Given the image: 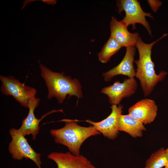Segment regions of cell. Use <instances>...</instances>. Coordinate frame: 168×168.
Here are the masks:
<instances>
[{
  "label": "cell",
  "mask_w": 168,
  "mask_h": 168,
  "mask_svg": "<svg viewBox=\"0 0 168 168\" xmlns=\"http://www.w3.org/2000/svg\"><path fill=\"white\" fill-rule=\"evenodd\" d=\"M40 101V99L38 98L30 100L28 115L23 120L21 126L18 129L20 133L24 136L31 134L34 140L35 139L37 135L39 133L40 128L39 125L41 120L49 114L57 111L52 110L44 114L40 119H37L35 115L34 111L38 106Z\"/></svg>",
  "instance_id": "obj_12"
},
{
  "label": "cell",
  "mask_w": 168,
  "mask_h": 168,
  "mask_svg": "<svg viewBox=\"0 0 168 168\" xmlns=\"http://www.w3.org/2000/svg\"><path fill=\"white\" fill-rule=\"evenodd\" d=\"M138 84L134 77L125 79L121 83L116 81L111 85L103 88L101 92L107 95L110 103L119 105L124 98L129 97L136 92Z\"/></svg>",
  "instance_id": "obj_7"
},
{
  "label": "cell",
  "mask_w": 168,
  "mask_h": 168,
  "mask_svg": "<svg viewBox=\"0 0 168 168\" xmlns=\"http://www.w3.org/2000/svg\"><path fill=\"white\" fill-rule=\"evenodd\" d=\"M41 76L47 88V98L55 97L59 104H62L67 96L68 98L74 96L78 99L83 97L82 86L79 81L70 76L52 71L40 63Z\"/></svg>",
  "instance_id": "obj_2"
},
{
  "label": "cell",
  "mask_w": 168,
  "mask_h": 168,
  "mask_svg": "<svg viewBox=\"0 0 168 168\" xmlns=\"http://www.w3.org/2000/svg\"><path fill=\"white\" fill-rule=\"evenodd\" d=\"M9 133L12 140L9 144L8 150L12 158L20 160L24 158L32 161L38 168H42L40 154L36 152L27 142L25 136L18 129L11 128Z\"/></svg>",
  "instance_id": "obj_6"
},
{
  "label": "cell",
  "mask_w": 168,
  "mask_h": 168,
  "mask_svg": "<svg viewBox=\"0 0 168 168\" xmlns=\"http://www.w3.org/2000/svg\"><path fill=\"white\" fill-rule=\"evenodd\" d=\"M158 108L154 100L149 99H142L130 107L128 114L146 125L152 123L157 114Z\"/></svg>",
  "instance_id": "obj_9"
},
{
  "label": "cell",
  "mask_w": 168,
  "mask_h": 168,
  "mask_svg": "<svg viewBox=\"0 0 168 168\" xmlns=\"http://www.w3.org/2000/svg\"><path fill=\"white\" fill-rule=\"evenodd\" d=\"M168 35L167 33L164 34L157 40L150 44L144 42L139 36L135 44L139 55V59L134 61L137 66L135 76L140 81L145 97L150 95L158 83L162 81L167 74L165 71L161 72L158 75L156 74L151 54L153 45Z\"/></svg>",
  "instance_id": "obj_1"
},
{
  "label": "cell",
  "mask_w": 168,
  "mask_h": 168,
  "mask_svg": "<svg viewBox=\"0 0 168 168\" xmlns=\"http://www.w3.org/2000/svg\"><path fill=\"white\" fill-rule=\"evenodd\" d=\"M62 121L65 122V126L60 128L51 129L50 134L56 143L66 146L75 156L80 155L81 147L86 140L100 133L93 126L78 125L77 120L65 119Z\"/></svg>",
  "instance_id": "obj_3"
},
{
  "label": "cell",
  "mask_w": 168,
  "mask_h": 168,
  "mask_svg": "<svg viewBox=\"0 0 168 168\" xmlns=\"http://www.w3.org/2000/svg\"><path fill=\"white\" fill-rule=\"evenodd\" d=\"M165 153L168 158V147L166 149H165Z\"/></svg>",
  "instance_id": "obj_19"
},
{
  "label": "cell",
  "mask_w": 168,
  "mask_h": 168,
  "mask_svg": "<svg viewBox=\"0 0 168 168\" xmlns=\"http://www.w3.org/2000/svg\"><path fill=\"white\" fill-rule=\"evenodd\" d=\"M116 5L119 12L124 11L125 16L120 21L125 27L133 25V29H135V24L140 23L147 29L149 34L152 36L149 23L146 17L152 19L154 17L151 13H146L142 8L140 2L137 0H120L116 1Z\"/></svg>",
  "instance_id": "obj_5"
},
{
  "label": "cell",
  "mask_w": 168,
  "mask_h": 168,
  "mask_svg": "<svg viewBox=\"0 0 168 168\" xmlns=\"http://www.w3.org/2000/svg\"><path fill=\"white\" fill-rule=\"evenodd\" d=\"M122 47L113 38L110 37L98 54L99 61L102 63H106L111 57L116 53Z\"/></svg>",
  "instance_id": "obj_15"
},
{
  "label": "cell",
  "mask_w": 168,
  "mask_h": 168,
  "mask_svg": "<svg viewBox=\"0 0 168 168\" xmlns=\"http://www.w3.org/2000/svg\"><path fill=\"white\" fill-rule=\"evenodd\" d=\"M168 161L165 149L161 148L152 153L146 161L144 168H162Z\"/></svg>",
  "instance_id": "obj_16"
},
{
  "label": "cell",
  "mask_w": 168,
  "mask_h": 168,
  "mask_svg": "<svg viewBox=\"0 0 168 168\" xmlns=\"http://www.w3.org/2000/svg\"><path fill=\"white\" fill-rule=\"evenodd\" d=\"M165 168H168V161L165 166Z\"/></svg>",
  "instance_id": "obj_20"
},
{
  "label": "cell",
  "mask_w": 168,
  "mask_h": 168,
  "mask_svg": "<svg viewBox=\"0 0 168 168\" xmlns=\"http://www.w3.org/2000/svg\"><path fill=\"white\" fill-rule=\"evenodd\" d=\"M56 163L57 168H96L86 157L75 156L70 152H53L47 156Z\"/></svg>",
  "instance_id": "obj_10"
},
{
  "label": "cell",
  "mask_w": 168,
  "mask_h": 168,
  "mask_svg": "<svg viewBox=\"0 0 168 168\" xmlns=\"http://www.w3.org/2000/svg\"><path fill=\"white\" fill-rule=\"evenodd\" d=\"M111 112L105 119L99 122H94L90 120L86 122L90 123L98 132L109 139L116 138L119 133L118 128L119 118L122 114L123 106L119 105L118 106L113 105L111 107Z\"/></svg>",
  "instance_id": "obj_8"
},
{
  "label": "cell",
  "mask_w": 168,
  "mask_h": 168,
  "mask_svg": "<svg viewBox=\"0 0 168 168\" xmlns=\"http://www.w3.org/2000/svg\"><path fill=\"white\" fill-rule=\"evenodd\" d=\"M44 2H48V3L49 4H52L53 5L55 4L56 2V0H43Z\"/></svg>",
  "instance_id": "obj_18"
},
{
  "label": "cell",
  "mask_w": 168,
  "mask_h": 168,
  "mask_svg": "<svg viewBox=\"0 0 168 168\" xmlns=\"http://www.w3.org/2000/svg\"><path fill=\"white\" fill-rule=\"evenodd\" d=\"M118 128L119 131L125 132L134 138L142 137L143 132L146 130L143 124L128 114L120 115Z\"/></svg>",
  "instance_id": "obj_14"
},
{
  "label": "cell",
  "mask_w": 168,
  "mask_h": 168,
  "mask_svg": "<svg viewBox=\"0 0 168 168\" xmlns=\"http://www.w3.org/2000/svg\"><path fill=\"white\" fill-rule=\"evenodd\" d=\"M136 49L133 46L126 47L125 55L121 62L117 66L103 73L105 82H110L116 76L121 75L128 78L135 76L136 71L133 65Z\"/></svg>",
  "instance_id": "obj_11"
},
{
  "label": "cell",
  "mask_w": 168,
  "mask_h": 168,
  "mask_svg": "<svg viewBox=\"0 0 168 168\" xmlns=\"http://www.w3.org/2000/svg\"><path fill=\"white\" fill-rule=\"evenodd\" d=\"M0 80L2 94L12 96L22 106L28 109L30 100L36 98L35 89L26 85L13 76L0 75Z\"/></svg>",
  "instance_id": "obj_4"
},
{
  "label": "cell",
  "mask_w": 168,
  "mask_h": 168,
  "mask_svg": "<svg viewBox=\"0 0 168 168\" xmlns=\"http://www.w3.org/2000/svg\"><path fill=\"white\" fill-rule=\"evenodd\" d=\"M147 1L152 11L155 12H157L162 4V2L159 0H148Z\"/></svg>",
  "instance_id": "obj_17"
},
{
  "label": "cell",
  "mask_w": 168,
  "mask_h": 168,
  "mask_svg": "<svg viewBox=\"0 0 168 168\" xmlns=\"http://www.w3.org/2000/svg\"><path fill=\"white\" fill-rule=\"evenodd\" d=\"M110 29V37L115 40L122 47H135L140 36L137 33L130 32L127 28L124 26L120 21H118L114 16L111 18Z\"/></svg>",
  "instance_id": "obj_13"
}]
</instances>
